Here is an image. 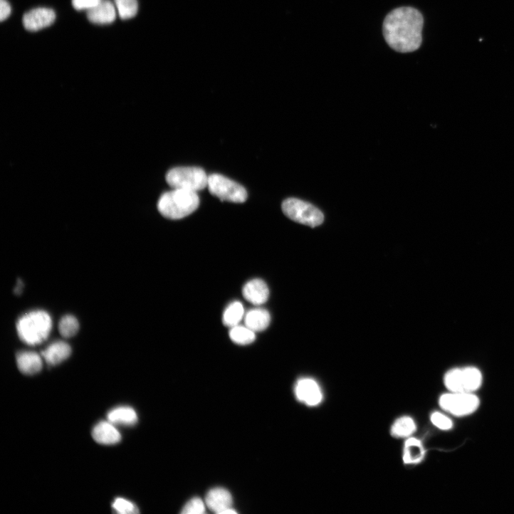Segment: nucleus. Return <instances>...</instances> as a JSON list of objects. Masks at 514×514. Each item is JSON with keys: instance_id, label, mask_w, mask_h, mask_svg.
Instances as JSON below:
<instances>
[{"instance_id": "f257e3e1", "label": "nucleus", "mask_w": 514, "mask_h": 514, "mask_svg": "<svg viewBox=\"0 0 514 514\" xmlns=\"http://www.w3.org/2000/svg\"><path fill=\"white\" fill-rule=\"evenodd\" d=\"M424 18L411 7L397 9L389 13L383 23V34L394 51L407 53L419 49L422 43Z\"/></svg>"}, {"instance_id": "f03ea898", "label": "nucleus", "mask_w": 514, "mask_h": 514, "mask_svg": "<svg viewBox=\"0 0 514 514\" xmlns=\"http://www.w3.org/2000/svg\"><path fill=\"white\" fill-rule=\"evenodd\" d=\"M199 205V197L196 192L174 189L160 196L157 208L163 216L175 220L190 215Z\"/></svg>"}, {"instance_id": "7ed1b4c3", "label": "nucleus", "mask_w": 514, "mask_h": 514, "mask_svg": "<svg viewBox=\"0 0 514 514\" xmlns=\"http://www.w3.org/2000/svg\"><path fill=\"white\" fill-rule=\"evenodd\" d=\"M52 327L51 317L42 310L33 311L23 315L17 324L20 339L31 346L44 342L48 338Z\"/></svg>"}, {"instance_id": "20e7f679", "label": "nucleus", "mask_w": 514, "mask_h": 514, "mask_svg": "<svg viewBox=\"0 0 514 514\" xmlns=\"http://www.w3.org/2000/svg\"><path fill=\"white\" fill-rule=\"evenodd\" d=\"M209 176L199 167H176L166 175L167 184L173 189L197 192L207 187Z\"/></svg>"}, {"instance_id": "39448f33", "label": "nucleus", "mask_w": 514, "mask_h": 514, "mask_svg": "<svg viewBox=\"0 0 514 514\" xmlns=\"http://www.w3.org/2000/svg\"><path fill=\"white\" fill-rule=\"evenodd\" d=\"M284 214L290 219L311 227L322 224L323 213L313 204L295 198L285 200L282 205Z\"/></svg>"}, {"instance_id": "423d86ee", "label": "nucleus", "mask_w": 514, "mask_h": 514, "mask_svg": "<svg viewBox=\"0 0 514 514\" xmlns=\"http://www.w3.org/2000/svg\"><path fill=\"white\" fill-rule=\"evenodd\" d=\"M481 372L474 367L454 369L446 373L444 384L451 392L473 393L482 384Z\"/></svg>"}, {"instance_id": "0eeeda50", "label": "nucleus", "mask_w": 514, "mask_h": 514, "mask_svg": "<svg viewBox=\"0 0 514 514\" xmlns=\"http://www.w3.org/2000/svg\"><path fill=\"white\" fill-rule=\"evenodd\" d=\"M209 192L221 201L243 203L247 199V192L241 184L218 174L209 176Z\"/></svg>"}, {"instance_id": "6e6552de", "label": "nucleus", "mask_w": 514, "mask_h": 514, "mask_svg": "<svg viewBox=\"0 0 514 514\" xmlns=\"http://www.w3.org/2000/svg\"><path fill=\"white\" fill-rule=\"evenodd\" d=\"M479 399L473 393L450 392L439 399L441 407L457 416L469 415L479 407Z\"/></svg>"}, {"instance_id": "1a4fd4ad", "label": "nucleus", "mask_w": 514, "mask_h": 514, "mask_svg": "<svg viewBox=\"0 0 514 514\" xmlns=\"http://www.w3.org/2000/svg\"><path fill=\"white\" fill-rule=\"evenodd\" d=\"M233 499L230 492L224 488H214L206 494V505L218 514L236 513L232 508Z\"/></svg>"}, {"instance_id": "9d476101", "label": "nucleus", "mask_w": 514, "mask_h": 514, "mask_svg": "<svg viewBox=\"0 0 514 514\" xmlns=\"http://www.w3.org/2000/svg\"><path fill=\"white\" fill-rule=\"evenodd\" d=\"M295 392L298 399L308 406H317L323 399L320 385L313 379H300L296 384Z\"/></svg>"}, {"instance_id": "9b49d317", "label": "nucleus", "mask_w": 514, "mask_h": 514, "mask_svg": "<svg viewBox=\"0 0 514 514\" xmlns=\"http://www.w3.org/2000/svg\"><path fill=\"white\" fill-rule=\"evenodd\" d=\"M55 12L48 9H37L28 12L23 17L26 30L32 32L51 26L56 21Z\"/></svg>"}, {"instance_id": "f8f14e48", "label": "nucleus", "mask_w": 514, "mask_h": 514, "mask_svg": "<svg viewBox=\"0 0 514 514\" xmlns=\"http://www.w3.org/2000/svg\"><path fill=\"white\" fill-rule=\"evenodd\" d=\"M242 294L244 299L255 306H261L266 303L270 297V290L265 281L254 279L248 281L243 288Z\"/></svg>"}, {"instance_id": "ddd939ff", "label": "nucleus", "mask_w": 514, "mask_h": 514, "mask_svg": "<svg viewBox=\"0 0 514 514\" xmlns=\"http://www.w3.org/2000/svg\"><path fill=\"white\" fill-rule=\"evenodd\" d=\"M88 20L95 24L107 25L116 19V10L110 0H101L95 8L88 11Z\"/></svg>"}, {"instance_id": "4468645a", "label": "nucleus", "mask_w": 514, "mask_h": 514, "mask_svg": "<svg viewBox=\"0 0 514 514\" xmlns=\"http://www.w3.org/2000/svg\"><path fill=\"white\" fill-rule=\"evenodd\" d=\"M245 326L254 332L265 331L271 322L270 313L262 308H255L247 312L244 316Z\"/></svg>"}, {"instance_id": "2eb2a0df", "label": "nucleus", "mask_w": 514, "mask_h": 514, "mask_svg": "<svg viewBox=\"0 0 514 514\" xmlns=\"http://www.w3.org/2000/svg\"><path fill=\"white\" fill-rule=\"evenodd\" d=\"M94 439L99 444L112 445L121 441V434L110 421H101L93 431Z\"/></svg>"}, {"instance_id": "dca6fc26", "label": "nucleus", "mask_w": 514, "mask_h": 514, "mask_svg": "<svg viewBox=\"0 0 514 514\" xmlns=\"http://www.w3.org/2000/svg\"><path fill=\"white\" fill-rule=\"evenodd\" d=\"M71 353V347L68 343L58 341L49 345L42 352V357L48 364L55 366L69 358Z\"/></svg>"}, {"instance_id": "f3484780", "label": "nucleus", "mask_w": 514, "mask_h": 514, "mask_svg": "<svg viewBox=\"0 0 514 514\" xmlns=\"http://www.w3.org/2000/svg\"><path fill=\"white\" fill-rule=\"evenodd\" d=\"M17 364L21 372L32 375L41 371L43 359L36 352H22L17 355Z\"/></svg>"}, {"instance_id": "a211bd4d", "label": "nucleus", "mask_w": 514, "mask_h": 514, "mask_svg": "<svg viewBox=\"0 0 514 514\" xmlns=\"http://www.w3.org/2000/svg\"><path fill=\"white\" fill-rule=\"evenodd\" d=\"M425 456V450L420 440L408 438L404 448L403 460L406 464H414L421 462Z\"/></svg>"}, {"instance_id": "6ab92c4d", "label": "nucleus", "mask_w": 514, "mask_h": 514, "mask_svg": "<svg viewBox=\"0 0 514 514\" xmlns=\"http://www.w3.org/2000/svg\"><path fill=\"white\" fill-rule=\"evenodd\" d=\"M108 421L113 424L132 426L137 420L136 411L129 407H120L110 411L107 415Z\"/></svg>"}, {"instance_id": "aec40b11", "label": "nucleus", "mask_w": 514, "mask_h": 514, "mask_svg": "<svg viewBox=\"0 0 514 514\" xmlns=\"http://www.w3.org/2000/svg\"><path fill=\"white\" fill-rule=\"evenodd\" d=\"M416 430L414 419L403 416L395 421L391 428V434L395 438H409Z\"/></svg>"}, {"instance_id": "412c9836", "label": "nucleus", "mask_w": 514, "mask_h": 514, "mask_svg": "<svg viewBox=\"0 0 514 514\" xmlns=\"http://www.w3.org/2000/svg\"><path fill=\"white\" fill-rule=\"evenodd\" d=\"M244 316L243 305L240 302L235 301L231 303L225 310L222 322L226 327L231 328L238 325Z\"/></svg>"}, {"instance_id": "4be33fe9", "label": "nucleus", "mask_w": 514, "mask_h": 514, "mask_svg": "<svg viewBox=\"0 0 514 514\" xmlns=\"http://www.w3.org/2000/svg\"><path fill=\"white\" fill-rule=\"evenodd\" d=\"M229 337L234 343L244 346L253 343L256 340V335L246 326L238 325L231 328Z\"/></svg>"}, {"instance_id": "5701e85b", "label": "nucleus", "mask_w": 514, "mask_h": 514, "mask_svg": "<svg viewBox=\"0 0 514 514\" xmlns=\"http://www.w3.org/2000/svg\"><path fill=\"white\" fill-rule=\"evenodd\" d=\"M80 330V324L76 318L73 315L63 317L59 323L61 335L65 338L75 336Z\"/></svg>"}, {"instance_id": "b1692460", "label": "nucleus", "mask_w": 514, "mask_h": 514, "mask_svg": "<svg viewBox=\"0 0 514 514\" xmlns=\"http://www.w3.org/2000/svg\"><path fill=\"white\" fill-rule=\"evenodd\" d=\"M119 15L122 20L134 18L138 11L137 0H115Z\"/></svg>"}, {"instance_id": "393cba45", "label": "nucleus", "mask_w": 514, "mask_h": 514, "mask_svg": "<svg viewBox=\"0 0 514 514\" xmlns=\"http://www.w3.org/2000/svg\"><path fill=\"white\" fill-rule=\"evenodd\" d=\"M112 508L114 510L122 514H132L139 513L138 508L132 502L122 498H117L112 503Z\"/></svg>"}, {"instance_id": "a878e982", "label": "nucleus", "mask_w": 514, "mask_h": 514, "mask_svg": "<svg viewBox=\"0 0 514 514\" xmlns=\"http://www.w3.org/2000/svg\"><path fill=\"white\" fill-rule=\"evenodd\" d=\"M206 505L199 498H193L184 506L182 513L184 514H203L205 513Z\"/></svg>"}, {"instance_id": "bb28decb", "label": "nucleus", "mask_w": 514, "mask_h": 514, "mask_svg": "<svg viewBox=\"0 0 514 514\" xmlns=\"http://www.w3.org/2000/svg\"><path fill=\"white\" fill-rule=\"evenodd\" d=\"M432 424L441 430H449L453 426L452 421L444 414L439 412H434L431 416Z\"/></svg>"}, {"instance_id": "cd10ccee", "label": "nucleus", "mask_w": 514, "mask_h": 514, "mask_svg": "<svg viewBox=\"0 0 514 514\" xmlns=\"http://www.w3.org/2000/svg\"><path fill=\"white\" fill-rule=\"evenodd\" d=\"M101 0H72V4L77 11H90L97 6Z\"/></svg>"}, {"instance_id": "c85d7f7f", "label": "nucleus", "mask_w": 514, "mask_h": 514, "mask_svg": "<svg viewBox=\"0 0 514 514\" xmlns=\"http://www.w3.org/2000/svg\"><path fill=\"white\" fill-rule=\"evenodd\" d=\"M11 14V7L7 0H0V21L4 22Z\"/></svg>"}]
</instances>
